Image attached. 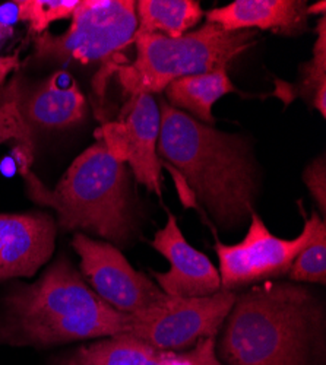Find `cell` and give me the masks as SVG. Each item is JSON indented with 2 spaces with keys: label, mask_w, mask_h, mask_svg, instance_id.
<instances>
[{
  "label": "cell",
  "mask_w": 326,
  "mask_h": 365,
  "mask_svg": "<svg viewBox=\"0 0 326 365\" xmlns=\"http://www.w3.org/2000/svg\"><path fill=\"white\" fill-rule=\"evenodd\" d=\"M164 91L167 103L171 107L182 111L186 110L190 113L189 115L200 123L214 126L213 107L220 98L235 93L237 89L230 81L227 69H218L180 78L171 82Z\"/></svg>",
  "instance_id": "2e32d148"
},
{
  "label": "cell",
  "mask_w": 326,
  "mask_h": 365,
  "mask_svg": "<svg viewBox=\"0 0 326 365\" xmlns=\"http://www.w3.org/2000/svg\"><path fill=\"white\" fill-rule=\"evenodd\" d=\"M21 173L29 197L56 210L62 230H82L116 246H126L135 238L138 218L126 167L101 142L76 157L53 190H47L29 168Z\"/></svg>",
  "instance_id": "277c9868"
},
{
  "label": "cell",
  "mask_w": 326,
  "mask_h": 365,
  "mask_svg": "<svg viewBox=\"0 0 326 365\" xmlns=\"http://www.w3.org/2000/svg\"><path fill=\"white\" fill-rule=\"evenodd\" d=\"M14 26L8 25V24H2L0 22V48H2L6 41L14 36Z\"/></svg>",
  "instance_id": "4316f807"
},
{
  "label": "cell",
  "mask_w": 326,
  "mask_h": 365,
  "mask_svg": "<svg viewBox=\"0 0 326 365\" xmlns=\"http://www.w3.org/2000/svg\"><path fill=\"white\" fill-rule=\"evenodd\" d=\"M62 76V72H57L26 94L16 83L19 110L31 130L33 128L43 130L66 129L85 118L86 98L73 81L65 86L61 82Z\"/></svg>",
  "instance_id": "5bb4252c"
},
{
  "label": "cell",
  "mask_w": 326,
  "mask_h": 365,
  "mask_svg": "<svg viewBox=\"0 0 326 365\" xmlns=\"http://www.w3.org/2000/svg\"><path fill=\"white\" fill-rule=\"evenodd\" d=\"M215 338H205L183 352L189 365H224L215 354Z\"/></svg>",
  "instance_id": "cb8c5ba5"
},
{
  "label": "cell",
  "mask_w": 326,
  "mask_h": 365,
  "mask_svg": "<svg viewBox=\"0 0 326 365\" xmlns=\"http://www.w3.org/2000/svg\"><path fill=\"white\" fill-rule=\"evenodd\" d=\"M72 247L94 292L117 312L135 316L153 309L167 297L150 278L135 270L111 242L76 232Z\"/></svg>",
  "instance_id": "9c48e42d"
},
{
  "label": "cell",
  "mask_w": 326,
  "mask_h": 365,
  "mask_svg": "<svg viewBox=\"0 0 326 365\" xmlns=\"http://www.w3.org/2000/svg\"><path fill=\"white\" fill-rule=\"evenodd\" d=\"M122 121L128 129V164L135 180L161 197V161L157 154L161 115L154 96L141 94L129 98Z\"/></svg>",
  "instance_id": "4fadbf2b"
},
{
  "label": "cell",
  "mask_w": 326,
  "mask_h": 365,
  "mask_svg": "<svg viewBox=\"0 0 326 365\" xmlns=\"http://www.w3.org/2000/svg\"><path fill=\"white\" fill-rule=\"evenodd\" d=\"M322 218L313 212L305 218L302 232L294 238H281L266 228L262 218L253 212L245 238L228 246L215 240L214 250L220 262L223 291H234L288 275L297 255L309 245L317 222Z\"/></svg>",
  "instance_id": "ba28073f"
},
{
  "label": "cell",
  "mask_w": 326,
  "mask_h": 365,
  "mask_svg": "<svg viewBox=\"0 0 326 365\" xmlns=\"http://www.w3.org/2000/svg\"><path fill=\"white\" fill-rule=\"evenodd\" d=\"M163 165L167 168V171L170 173L173 181H174V186H175V190H177V195H179V199L182 202V205L185 207H189V209H195L198 207V200H196V196L195 193L192 192V189L189 187L186 178L177 171L173 165H170L168 163H163Z\"/></svg>",
  "instance_id": "d4e9b609"
},
{
  "label": "cell",
  "mask_w": 326,
  "mask_h": 365,
  "mask_svg": "<svg viewBox=\"0 0 326 365\" xmlns=\"http://www.w3.org/2000/svg\"><path fill=\"white\" fill-rule=\"evenodd\" d=\"M288 278L292 282L326 284V225L317 222L309 245L294 259Z\"/></svg>",
  "instance_id": "d6986e66"
},
{
  "label": "cell",
  "mask_w": 326,
  "mask_h": 365,
  "mask_svg": "<svg viewBox=\"0 0 326 365\" xmlns=\"http://www.w3.org/2000/svg\"><path fill=\"white\" fill-rule=\"evenodd\" d=\"M56 231L47 212L0 214V284L34 277L54 252Z\"/></svg>",
  "instance_id": "30bf717a"
},
{
  "label": "cell",
  "mask_w": 326,
  "mask_h": 365,
  "mask_svg": "<svg viewBox=\"0 0 326 365\" xmlns=\"http://www.w3.org/2000/svg\"><path fill=\"white\" fill-rule=\"evenodd\" d=\"M136 18V34L179 38L200 22L203 11L196 0H139Z\"/></svg>",
  "instance_id": "e0dca14e"
},
{
  "label": "cell",
  "mask_w": 326,
  "mask_h": 365,
  "mask_svg": "<svg viewBox=\"0 0 326 365\" xmlns=\"http://www.w3.org/2000/svg\"><path fill=\"white\" fill-rule=\"evenodd\" d=\"M157 154L188 181L214 222L231 231L242 227L255 209L258 170L248 139L203 125L188 113L160 100Z\"/></svg>",
  "instance_id": "7a4b0ae2"
},
{
  "label": "cell",
  "mask_w": 326,
  "mask_h": 365,
  "mask_svg": "<svg viewBox=\"0 0 326 365\" xmlns=\"http://www.w3.org/2000/svg\"><path fill=\"white\" fill-rule=\"evenodd\" d=\"M153 247L170 262L167 272H153L164 294L183 298L210 297L221 289L218 269L208 256L189 245L173 214H168L167 222L157 231Z\"/></svg>",
  "instance_id": "8fae6325"
},
{
  "label": "cell",
  "mask_w": 326,
  "mask_h": 365,
  "mask_svg": "<svg viewBox=\"0 0 326 365\" xmlns=\"http://www.w3.org/2000/svg\"><path fill=\"white\" fill-rule=\"evenodd\" d=\"M79 0H16L18 21L26 22L29 33L41 36L56 21L72 18Z\"/></svg>",
  "instance_id": "44dd1931"
},
{
  "label": "cell",
  "mask_w": 326,
  "mask_h": 365,
  "mask_svg": "<svg viewBox=\"0 0 326 365\" xmlns=\"http://www.w3.org/2000/svg\"><path fill=\"white\" fill-rule=\"evenodd\" d=\"M306 9L303 0H235L208 11L205 18L225 31L259 28L281 36H299L307 29Z\"/></svg>",
  "instance_id": "7c38bea8"
},
{
  "label": "cell",
  "mask_w": 326,
  "mask_h": 365,
  "mask_svg": "<svg viewBox=\"0 0 326 365\" xmlns=\"http://www.w3.org/2000/svg\"><path fill=\"white\" fill-rule=\"evenodd\" d=\"M18 66H19V51L0 57V88L4 86L8 75L15 69H18Z\"/></svg>",
  "instance_id": "484cf974"
},
{
  "label": "cell",
  "mask_w": 326,
  "mask_h": 365,
  "mask_svg": "<svg viewBox=\"0 0 326 365\" xmlns=\"http://www.w3.org/2000/svg\"><path fill=\"white\" fill-rule=\"evenodd\" d=\"M51 365H189L183 352L160 351L128 333L101 338L57 356Z\"/></svg>",
  "instance_id": "9a60e30c"
},
{
  "label": "cell",
  "mask_w": 326,
  "mask_h": 365,
  "mask_svg": "<svg viewBox=\"0 0 326 365\" xmlns=\"http://www.w3.org/2000/svg\"><path fill=\"white\" fill-rule=\"evenodd\" d=\"M15 140L18 143L15 154L19 170L29 168L34 158L33 130L22 117L16 98V82H12L6 91V100L0 106V145Z\"/></svg>",
  "instance_id": "ac0fdd59"
},
{
  "label": "cell",
  "mask_w": 326,
  "mask_h": 365,
  "mask_svg": "<svg viewBox=\"0 0 326 365\" xmlns=\"http://www.w3.org/2000/svg\"><path fill=\"white\" fill-rule=\"evenodd\" d=\"M96 138L103 143L108 154L118 163L128 164L129 136L123 121H106L97 130Z\"/></svg>",
  "instance_id": "7402d4cb"
},
{
  "label": "cell",
  "mask_w": 326,
  "mask_h": 365,
  "mask_svg": "<svg viewBox=\"0 0 326 365\" xmlns=\"http://www.w3.org/2000/svg\"><path fill=\"white\" fill-rule=\"evenodd\" d=\"M215 354L224 365H323V304L295 282L252 285L237 294Z\"/></svg>",
  "instance_id": "6da1fadb"
},
{
  "label": "cell",
  "mask_w": 326,
  "mask_h": 365,
  "mask_svg": "<svg viewBox=\"0 0 326 365\" xmlns=\"http://www.w3.org/2000/svg\"><path fill=\"white\" fill-rule=\"evenodd\" d=\"M317 40L313 57L302 69L303 96L312 100L313 107L326 117V18L320 16L316 26Z\"/></svg>",
  "instance_id": "ffe728a7"
},
{
  "label": "cell",
  "mask_w": 326,
  "mask_h": 365,
  "mask_svg": "<svg viewBox=\"0 0 326 365\" xmlns=\"http://www.w3.org/2000/svg\"><path fill=\"white\" fill-rule=\"evenodd\" d=\"M129 327L131 314L101 299L66 256L36 282L14 284L0 304V346L44 349L116 336Z\"/></svg>",
  "instance_id": "3957f363"
},
{
  "label": "cell",
  "mask_w": 326,
  "mask_h": 365,
  "mask_svg": "<svg viewBox=\"0 0 326 365\" xmlns=\"http://www.w3.org/2000/svg\"><path fill=\"white\" fill-rule=\"evenodd\" d=\"M255 29L225 31L210 22L179 38L135 33L136 57L133 62L118 66L114 75L129 98L160 94L180 78L227 69L233 60L255 44Z\"/></svg>",
  "instance_id": "5b68a950"
},
{
  "label": "cell",
  "mask_w": 326,
  "mask_h": 365,
  "mask_svg": "<svg viewBox=\"0 0 326 365\" xmlns=\"http://www.w3.org/2000/svg\"><path fill=\"white\" fill-rule=\"evenodd\" d=\"M136 29V2L83 0L75 9L66 33L36 37L34 58L41 63L101 62L94 91L103 103L107 79L118 66L129 63L123 51L133 43Z\"/></svg>",
  "instance_id": "8992f818"
},
{
  "label": "cell",
  "mask_w": 326,
  "mask_h": 365,
  "mask_svg": "<svg viewBox=\"0 0 326 365\" xmlns=\"http://www.w3.org/2000/svg\"><path fill=\"white\" fill-rule=\"evenodd\" d=\"M325 11H326L325 0H320L319 4L310 5V6H307V9H306L307 16H309V15H320V16H325Z\"/></svg>",
  "instance_id": "83f0119b"
},
{
  "label": "cell",
  "mask_w": 326,
  "mask_h": 365,
  "mask_svg": "<svg viewBox=\"0 0 326 365\" xmlns=\"http://www.w3.org/2000/svg\"><path fill=\"white\" fill-rule=\"evenodd\" d=\"M303 181L315 202L320 209V215L326 214V160L317 157L313 160L303 173Z\"/></svg>",
  "instance_id": "603a6c76"
},
{
  "label": "cell",
  "mask_w": 326,
  "mask_h": 365,
  "mask_svg": "<svg viewBox=\"0 0 326 365\" xmlns=\"http://www.w3.org/2000/svg\"><path fill=\"white\" fill-rule=\"evenodd\" d=\"M237 294L220 289L210 297H171L143 313L131 316L128 334L160 351H188L214 338L231 312Z\"/></svg>",
  "instance_id": "52a82bcc"
}]
</instances>
